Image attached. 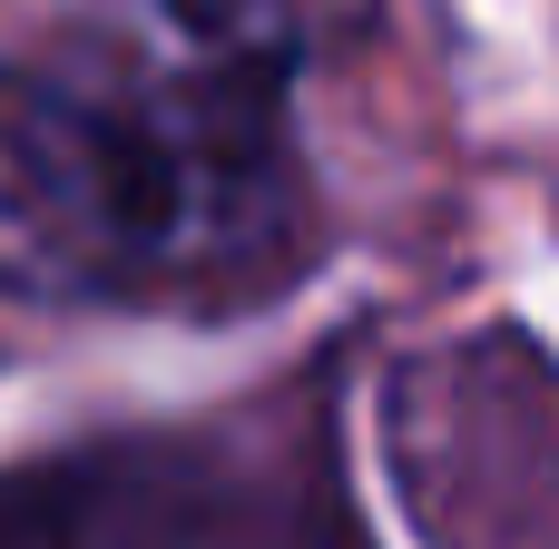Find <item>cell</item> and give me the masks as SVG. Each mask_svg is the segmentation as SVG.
<instances>
[{
	"mask_svg": "<svg viewBox=\"0 0 559 549\" xmlns=\"http://www.w3.org/2000/svg\"><path fill=\"white\" fill-rule=\"evenodd\" d=\"M295 128L265 69L69 88L0 69V295L128 305L255 285L295 236Z\"/></svg>",
	"mask_w": 559,
	"mask_h": 549,
	"instance_id": "cell-1",
	"label": "cell"
},
{
	"mask_svg": "<svg viewBox=\"0 0 559 549\" xmlns=\"http://www.w3.org/2000/svg\"><path fill=\"white\" fill-rule=\"evenodd\" d=\"M167 29H187L197 39V59H216V69H265V79H285V69H305V59H344L373 20H383V0H147Z\"/></svg>",
	"mask_w": 559,
	"mask_h": 549,
	"instance_id": "cell-2",
	"label": "cell"
}]
</instances>
